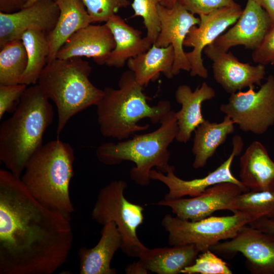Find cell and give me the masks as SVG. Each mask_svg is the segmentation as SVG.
Here are the masks:
<instances>
[{"mask_svg":"<svg viewBox=\"0 0 274 274\" xmlns=\"http://www.w3.org/2000/svg\"><path fill=\"white\" fill-rule=\"evenodd\" d=\"M29 0H0V12L10 13L17 11L25 6Z\"/></svg>","mask_w":274,"mask_h":274,"instance_id":"36","label":"cell"},{"mask_svg":"<svg viewBox=\"0 0 274 274\" xmlns=\"http://www.w3.org/2000/svg\"><path fill=\"white\" fill-rule=\"evenodd\" d=\"M254 87L230 94L219 108L241 130L262 134L274 124V76H268L257 91Z\"/></svg>","mask_w":274,"mask_h":274,"instance_id":"9","label":"cell"},{"mask_svg":"<svg viewBox=\"0 0 274 274\" xmlns=\"http://www.w3.org/2000/svg\"><path fill=\"white\" fill-rule=\"evenodd\" d=\"M253 219L249 215L235 212L231 216H209L192 221L165 215L161 225L168 232L169 245H195L201 252L222 240L234 237L241 229Z\"/></svg>","mask_w":274,"mask_h":274,"instance_id":"8","label":"cell"},{"mask_svg":"<svg viewBox=\"0 0 274 274\" xmlns=\"http://www.w3.org/2000/svg\"><path fill=\"white\" fill-rule=\"evenodd\" d=\"M271 64L274 66V60L271 62Z\"/></svg>","mask_w":274,"mask_h":274,"instance_id":"42","label":"cell"},{"mask_svg":"<svg viewBox=\"0 0 274 274\" xmlns=\"http://www.w3.org/2000/svg\"><path fill=\"white\" fill-rule=\"evenodd\" d=\"M105 23L110 29L115 43L106 64L109 66L122 67L128 59L146 52L153 45L146 37H142L141 31L128 24L117 14Z\"/></svg>","mask_w":274,"mask_h":274,"instance_id":"23","label":"cell"},{"mask_svg":"<svg viewBox=\"0 0 274 274\" xmlns=\"http://www.w3.org/2000/svg\"><path fill=\"white\" fill-rule=\"evenodd\" d=\"M175 52L172 45L160 47L153 44L146 52L130 58L127 66L132 71L136 81L143 87L158 78L162 73L168 79H172Z\"/></svg>","mask_w":274,"mask_h":274,"instance_id":"25","label":"cell"},{"mask_svg":"<svg viewBox=\"0 0 274 274\" xmlns=\"http://www.w3.org/2000/svg\"><path fill=\"white\" fill-rule=\"evenodd\" d=\"M232 151L228 158L219 166L206 176L191 180H184L177 177L175 173V168L170 165L164 174L155 169L150 173L151 179L159 181L164 184L168 192L164 197V200H173L189 195L197 196L207 188L217 184L230 182L242 187L246 191H249L236 178L231 172V167L234 158L242 152L244 142L241 136L235 135L232 138Z\"/></svg>","mask_w":274,"mask_h":274,"instance_id":"12","label":"cell"},{"mask_svg":"<svg viewBox=\"0 0 274 274\" xmlns=\"http://www.w3.org/2000/svg\"><path fill=\"white\" fill-rule=\"evenodd\" d=\"M59 15L52 30L47 35L49 45L48 62L56 58L57 54L76 32L93 23L81 0H55Z\"/></svg>","mask_w":274,"mask_h":274,"instance_id":"22","label":"cell"},{"mask_svg":"<svg viewBox=\"0 0 274 274\" xmlns=\"http://www.w3.org/2000/svg\"><path fill=\"white\" fill-rule=\"evenodd\" d=\"M21 40L26 51L27 64L20 83L35 85L48 62L50 49L47 35L40 29H30L23 33Z\"/></svg>","mask_w":274,"mask_h":274,"instance_id":"27","label":"cell"},{"mask_svg":"<svg viewBox=\"0 0 274 274\" xmlns=\"http://www.w3.org/2000/svg\"><path fill=\"white\" fill-rule=\"evenodd\" d=\"M0 48V85L19 84L27 64L22 41L12 40Z\"/></svg>","mask_w":274,"mask_h":274,"instance_id":"28","label":"cell"},{"mask_svg":"<svg viewBox=\"0 0 274 274\" xmlns=\"http://www.w3.org/2000/svg\"><path fill=\"white\" fill-rule=\"evenodd\" d=\"M75 158L72 146L57 138L43 145L30 157L20 178L40 202L70 218L75 210L69 193Z\"/></svg>","mask_w":274,"mask_h":274,"instance_id":"4","label":"cell"},{"mask_svg":"<svg viewBox=\"0 0 274 274\" xmlns=\"http://www.w3.org/2000/svg\"><path fill=\"white\" fill-rule=\"evenodd\" d=\"M27 88L24 84L0 85V119L7 112L14 111Z\"/></svg>","mask_w":274,"mask_h":274,"instance_id":"33","label":"cell"},{"mask_svg":"<svg viewBox=\"0 0 274 274\" xmlns=\"http://www.w3.org/2000/svg\"><path fill=\"white\" fill-rule=\"evenodd\" d=\"M118 86V89L105 88L102 97L96 106L99 130L105 137L126 140L149 127L148 124L139 125L141 120L147 118L156 124L171 110L168 100L150 106L149 98L143 92L144 87L136 81L130 70L121 75Z\"/></svg>","mask_w":274,"mask_h":274,"instance_id":"3","label":"cell"},{"mask_svg":"<svg viewBox=\"0 0 274 274\" xmlns=\"http://www.w3.org/2000/svg\"><path fill=\"white\" fill-rule=\"evenodd\" d=\"M73 242L70 218L1 169L0 274H52L67 260Z\"/></svg>","mask_w":274,"mask_h":274,"instance_id":"1","label":"cell"},{"mask_svg":"<svg viewBox=\"0 0 274 274\" xmlns=\"http://www.w3.org/2000/svg\"><path fill=\"white\" fill-rule=\"evenodd\" d=\"M246 192L238 185L223 182L214 185L191 198L162 199L156 204L169 207L173 213L181 219L196 221L211 216L218 211H230L236 197Z\"/></svg>","mask_w":274,"mask_h":274,"instance_id":"13","label":"cell"},{"mask_svg":"<svg viewBox=\"0 0 274 274\" xmlns=\"http://www.w3.org/2000/svg\"><path fill=\"white\" fill-rule=\"evenodd\" d=\"M103 226L101 237L96 246L91 248L82 247L78 252L80 274L117 273L110 264L115 253L121 248L122 237L114 222Z\"/></svg>","mask_w":274,"mask_h":274,"instance_id":"20","label":"cell"},{"mask_svg":"<svg viewBox=\"0 0 274 274\" xmlns=\"http://www.w3.org/2000/svg\"><path fill=\"white\" fill-rule=\"evenodd\" d=\"M178 2L190 13L198 15L237 4L234 0H180Z\"/></svg>","mask_w":274,"mask_h":274,"instance_id":"34","label":"cell"},{"mask_svg":"<svg viewBox=\"0 0 274 274\" xmlns=\"http://www.w3.org/2000/svg\"><path fill=\"white\" fill-rule=\"evenodd\" d=\"M203 51L213 62L215 80L227 93L232 94L255 85H261L266 74L264 65L242 62L230 51L221 50L213 44Z\"/></svg>","mask_w":274,"mask_h":274,"instance_id":"16","label":"cell"},{"mask_svg":"<svg viewBox=\"0 0 274 274\" xmlns=\"http://www.w3.org/2000/svg\"><path fill=\"white\" fill-rule=\"evenodd\" d=\"M213 252L242 253L247 268L253 274H274V234L249 225L242 227L229 240L220 242L210 248Z\"/></svg>","mask_w":274,"mask_h":274,"instance_id":"11","label":"cell"},{"mask_svg":"<svg viewBox=\"0 0 274 274\" xmlns=\"http://www.w3.org/2000/svg\"><path fill=\"white\" fill-rule=\"evenodd\" d=\"M53 108L38 84L27 87L13 115L0 125V160L20 178L30 157L43 145Z\"/></svg>","mask_w":274,"mask_h":274,"instance_id":"2","label":"cell"},{"mask_svg":"<svg viewBox=\"0 0 274 274\" xmlns=\"http://www.w3.org/2000/svg\"><path fill=\"white\" fill-rule=\"evenodd\" d=\"M37 1H38V0H29V1L26 3V4L25 5V6L24 7L28 6L32 4L33 3H34L35 2H36Z\"/></svg>","mask_w":274,"mask_h":274,"instance_id":"41","label":"cell"},{"mask_svg":"<svg viewBox=\"0 0 274 274\" xmlns=\"http://www.w3.org/2000/svg\"><path fill=\"white\" fill-rule=\"evenodd\" d=\"M179 1L180 0H159V4L166 7L170 8Z\"/></svg>","mask_w":274,"mask_h":274,"instance_id":"40","label":"cell"},{"mask_svg":"<svg viewBox=\"0 0 274 274\" xmlns=\"http://www.w3.org/2000/svg\"><path fill=\"white\" fill-rule=\"evenodd\" d=\"M248 225L263 232L274 234V218L257 219Z\"/></svg>","mask_w":274,"mask_h":274,"instance_id":"37","label":"cell"},{"mask_svg":"<svg viewBox=\"0 0 274 274\" xmlns=\"http://www.w3.org/2000/svg\"><path fill=\"white\" fill-rule=\"evenodd\" d=\"M159 0H133L131 7L134 16H141L147 29L146 38L153 44L160 31V21L158 13Z\"/></svg>","mask_w":274,"mask_h":274,"instance_id":"30","label":"cell"},{"mask_svg":"<svg viewBox=\"0 0 274 274\" xmlns=\"http://www.w3.org/2000/svg\"><path fill=\"white\" fill-rule=\"evenodd\" d=\"M215 91L206 82H203L194 91L187 85H180L175 92V98L181 105L176 112L178 132L176 140L180 143L188 142L195 129L205 120L201 111L202 102L213 98Z\"/></svg>","mask_w":274,"mask_h":274,"instance_id":"19","label":"cell"},{"mask_svg":"<svg viewBox=\"0 0 274 274\" xmlns=\"http://www.w3.org/2000/svg\"><path fill=\"white\" fill-rule=\"evenodd\" d=\"M125 272L127 274H147L149 271L144 263L139 259L128 265L125 268Z\"/></svg>","mask_w":274,"mask_h":274,"instance_id":"38","label":"cell"},{"mask_svg":"<svg viewBox=\"0 0 274 274\" xmlns=\"http://www.w3.org/2000/svg\"><path fill=\"white\" fill-rule=\"evenodd\" d=\"M243 10L239 5L222 8L207 14L199 15L200 23L192 26L184 42V46L193 48L186 52L192 77L199 76L206 79L208 72L202 58V52L213 43L230 26L237 20Z\"/></svg>","mask_w":274,"mask_h":274,"instance_id":"10","label":"cell"},{"mask_svg":"<svg viewBox=\"0 0 274 274\" xmlns=\"http://www.w3.org/2000/svg\"><path fill=\"white\" fill-rule=\"evenodd\" d=\"M93 23L107 22L118 10L130 5L129 0H81Z\"/></svg>","mask_w":274,"mask_h":274,"instance_id":"32","label":"cell"},{"mask_svg":"<svg viewBox=\"0 0 274 274\" xmlns=\"http://www.w3.org/2000/svg\"><path fill=\"white\" fill-rule=\"evenodd\" d=\"M272 25L266 12L254 0H248L234 25L212 44L226 52L237 45L254 50L261 45Z\"/></svg>","mask_w":274,"mask_h":274,"instance_id":"17","label":"cell"},{"mask_svg":"<svg viewBox=\"0 0 274 274\" xmlns=\"http://www.w3.org/2000/svg\"><path fill=\"white\" fill-rule=\"evenodd\" d=\"M184 274H232L228 264L210 249L202 252L194 262L181 271Z\"/></svg>","mask_w":274,"mask_h":274,"instance_id":"31","label":"cell"},{"mask_svg":"<svg viewBox=\"0 0 274 274\" xmlns=\"http://www.w3.org/2000/svg\"><path fill=\"white\" fill-rule=\"evenodd\" d=\"M240 181L249 191L274 190V162L264 146L254 141L240 158Z\"/></svg>","mask_w":274,"mask_h":274,"instance_id":"21","label":"cell"},{"mask_svg":"<svg viewBox=\"0 0 274 274\" xmlns=\"http://www.w3.org/2000/svg\"><path fill=\"white\" fill-rule=\"evenodd\" d=\"M254 62L267 65L274 60V24L261 45L252 54Z\"/></svg>","mask_w":274,"mask_h":274,"instance_id":"35","label":"cell"},{"mask_svg":"<svg viewBox=\"0 0 274 274\" xmlns=\"http://www.w3.org/2000/svg\"><path fill=\"white\" fill-rule=\"evenodd\" d=\"M59 15L55 0H38L13 13L0 12V47L11 41L21 40L28 29H40L48 35L54 28Z\"/></svg>","mask_w":274,"mask_h":274,"instance_id":"15","label":"cell"},{"mask_svg":"<svg viewBox=\"0 0 274 274\" xmlns=\"http://www.w3.org/2000/svg\"><path fill=\"white\" fill-rule=\"evenodd\" d=\"M127 188L126 182L122 180H113L102 187L92 209L91 218L102 225L114 222L122 237V251L128 256L139 258L148 249L137 235V229L144 220V208L125 198Z\"/></svg>","mask_w":274,"mask_h":274,"instance_id":"7","label":"cell"},{"mask_svg":"<svg viewBox=\"0 0 274 274\" xmlns=\"http://www.w3.org/2000/svg\"><path fill=\"white\" fill-rule=\"evenodd\" d=\"M230 211L246 213L253 221L274 218V190L243 192L232 203Z\"/></svg>","mask_w":274,"mask_h":274,"instance_id":"29","label":"cell"},{"mask_svg":"<svg viewBox=\"0 0 274 274\" xmlns=\"http://www.w3.org/2000/svg\"><path fill=\"white\" fill-rule=\"evenodd\" d=\"M160 126L151 132L135 135L132 139L117 143L107 142L96 150L99 161L107 165L118 164L125 161L135 164L130 170V179L141 186L150 184V173L153 167L166 174L170 165V144L176 139L178 125L176 112L170 110L161 119Z\"/></svg>","mask_w":274,"mask_h":274,"instance_id":"5","label":"cell"},{"mask_svg":"<svg viewBox=\"0 0 274 274\" xmlns=\"http://www.w3.org/2000/svg\"><path fill=\"white\" fill-rule=\"evenodd\" d=\"M91 67L81 57L56 58L46 65L37 84L55 104L58 114L56 134L59 136L75 115L96 106L104 91L90 81Z\"/></svg>","mask_w":274,"mask_h":274,"instance_id":"6","label":"cell"},{"mask_svg":"<svg viewBox=\"0 0 274 274\" xmlns=\"http://www.w3.org/2000/svg\"><path fill=\"white\" fill-rule=\"evenodd\" d=\"M200 252L195 245L148 248L139 258L149 271L157 274H178L192 264Z\"/></svg>","mask_w":274,"mask_h":274,"instance_id":"24","label":"cell"},{"mask_svg":"<svg viewBox=\"0 0 274 274\" xmlns=\"http://www.w3.org/2000/svg\"><path fill=\"white\" fill-rule=\"evenodd\" d=\"M234 123L225 116L220 123L211 122L205 120L194 130L192 151L194 155L192 166L195 168L203 167L208 160L223 144L228 135L234 130Z\"/></svg>","mask_w":274,"mask_h":274,"instance_id":"26","label":"cell"},{"mask_svg":"<svg viewBox=\"0 0 274 274\" xmlns=\"http://www.w3.org/2000/svg\"><path fill=\"white\" fill-rule=\"evenodd\" d=\"M115 46L113 36L106 23L91 24L74 33L59 49L56 58L91 57L96 63L106 64Z\"/></svg>","mask_w":274,"mask_h":274,"instance_id":"18","label":"cell"},{"mask_svg":"<svg viewBox=\"0 0 274 274\" xmlns=\"http://www.w3.org/2000/svg\"><path fill=\"white\" fill-rule=\"evenodd\" d=\"M269 15L272 24H274V0H254Z\"/></svg>","mask_w":274,"mask_h":274,"instance_id":"39","label":"cell"},{"mask_svg":"<svg viewBox=\"0 0 274 274\" xmlns=\"http://www.w3.org/2000/svg\"><path fill=\"white\" fill-rule=\"evenodd\" d=\"M157 9L160 31L153 44L160 47L172 45L175 52L172 71L174 76L182 70L190 72L183 44L190 28L199 24V17H195L179 2L170 8L159 4Z\"/></svg>","mask_w":274,"mask_h":274,"instance_id":"14","label":"cell"}]
</instances>
